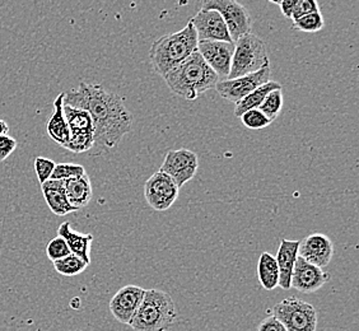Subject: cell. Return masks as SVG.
Returning a JSON list of instances; mask_svg holds the SVG:
<instances>
[{
	"mask_svg": "<svg viewBox=\"0 0 359 331\" xmlns=\"http://www.w3.org/2000/svg\"><path fill=\"white\" fill-rule=\"evenodd\" d=\"M64 104L87 111L95 126V144L98 153L118 147L132 130L133 116L121 97L104 90L101 84L82 82L76 90L64 92Z\"/></svg>",
	"mask_w": 359,
	"mask_h": 331,
	"instance_id": "cell-1",
	"label": "cell"
},
{
	"mask_svg": "<svg viewBox=\"0 0 359 331\" xmlns=\"http://www.w3.org/2000/svg\"><path fill=\"white\" fill-rule=\"evenodd\" d=\"M168 88L187 101H195L208 90H215L219 78L210 69L198 51L189 56L163 76Z\"/></svg>",
	"mask_w": 359,
	"mask_h": 331,
	"instance_id": "cell-2",
	"label": "cell"
},
{
	"mask_svg": "<svg viewBox=\"0 0 359 331\" xmlns=\"http://www.w3.org/2000/svg\"><path fill=\"white\" fill-rule=\"evenodd\" d=\"M198 43L196 31L190 21L179 32L162 36L153 43L149 51L153 69L163 78L168 72L198 51Z\"/></svg>",
	"mask_w": 359,
	"mask_h": 331,
	"instance_id": "cell-3",
	"label": "cell"
},
{
	"mask_svg": "<svg viewBox=\"0 0 359 331\" xmlns=\"http://www.w3.org/2000/svg\"><path fill=\"white\" fill-rule=\"evenodd\" d=\"M177 318L172 297L161 290H145L143 301L133 318L134 331H167Z\"/></svg>",
	"mask_w": 359,
	"mask_h": 331,
	"instance_id": "cell-4",
	"label": "cell"
},
{
	"mask_svg": "<svg viewBox=\"0 0 359 331\" xmlns=\"http://www.w3.org/2000/svg\"><path fill=\"white\" fill-rule=\"evenodd\" d=\"M269 65L265 42L254 34L242 36L235 43V53L228 79L254 74Z\"/></svg>",
	"mask_w": 359,
	"mask_h": 331,
	"instance_id": "cell-5",
	"label": "cell"
},
{
	"mask_svg": "<svg viewBox=\"0 0 359 331\" xmlns=\"http://www.w3.org/2000/svg\"><path fill=\"white\" fill-rule=\"evenodd\" d=\"M271 316L283 325L287 331H316L318 329L316 309L296 297H288L278 302L271 310Z\"/></svg>",
	"mask_w": 359,
	"mask_h": 331,
	"instance_id": "cell-6",
	"label": "cell"
},
{
	"mask_svg": "<svg viewBox=\"0 0 359 331\" xmlns=\"http://www.w3.org/2000/svg\"><path fill=\"white\" fill-rule=\"evenodd\" d=\"M64 115L69 126V143L65 149L73 153L90 152L95 144V126L87 111L64 104Z\"/></svg>",
	"mask_w": 359,
	"mask_h": 331,
	"instance_id": "cell-7",
	"label": "cell"
},
{
	"mask_svg": "<svg viewBox=\"0 0 359 331\" xmlns=\"http://www.w3.org/2000/svg\"><path fill=\"white\" fill-rule=\"evenodd\" d=\"M201 9H212L221 14L233 43L242 36L251 34L252 21L249 11L235 0H207L201 3Z\"/></svg>",
	"mask_w": 359,
	"mask_h": 331,
	"instance_id": "cell-8",
	"label": "cell"
},
{
	"mask_svg": "<svg viewBox=\"0 0 359 331\" xmlns=\"http://www.w3.org/2000/svg\"><path fill=\"white\" fill-rule=\"evenodd\" d=\"M198 167L199 159L196 153L187 148H181L166 153V157L159 171L170 176L180 189L194 179Z\"/></svg>",
	"mask_w": 359,
	"mask_h": 331,
	"instance_id": "cell-9",
	"label": "cell"
},
{
	"mask_svg": "<svg viewBox=\"0 0 359 331\" xmlns=\"http://www.w3.org/2000/svg\"><path fill=\"white\" fill-rule=\"evenodd\" d=\"M179 193L180 189L173 180L161 171L153 173L145 181V201L149 207L157 212H165L172 207L173 203L179 198Z\"/></svg>",
	"mask_w": 359,
	"mask_h": 331,
	"instance_id": "cell-10",
	"label": "cell"
},
{
	"mask_svg": "<svg viewBox=\"0 0 359 331\" xmlns=\"http://www.w3.org/2000/svg\"><path fill=\"white\" fill-rule=\"evenodd\" d=\"M270 76H271V68L269 65V67H265L264 69L256 72L254 74L240 76L236 79L221 81L215 86V90L222 98L227 100L229 102L237 104L243 97L250 95L252 90L271 81Z\"/></svg>",
	"mask_w": 359,
	"mask_h": 331,
	"instance_id": "cell-11",
	"label": "cell"
},
{
	"mask_svg": "<svg viewBox=\"0 0 359 331\" xmlns=\"http://www.w3.org/2000/svg\"><path fill=\"white\" fill-rule=\"evenodd\" d=\"M198 53L208 67L213 70L221 81H226L231 72L235 43L223 41H199Z\"/></svg>",
	"mask_w": 359,
	"mask_h": 331,
	"instance_id": "cell-12",
	"label": "cell"
},
{
	"mask_svg": "<svg viewBox=\"0 0 359 331\" xmlns=\"http://www.w3.org/2000/svg\"><path fill=\"white\" fill-rule=\"evenodd\" d=\"M144 293V288L134 284H129L120 288L115 293V296L111 298L109 307L112 316L116 318L120 324L130 326L133 318L143 301Z\"/></svg>",
	"mask_w": 359,
	"mask_h": 331,
	"instance_id": "cell-13",
	"label": "cell"
},
{
	"mask_svg": "<svg viewBox=\"0 0 359 331\" xmlns=\"http://www.w3.org/2000/svg\"><path fill=\"white\" fill-rule=\"evenodd\" d=\"M190 22L193 23L199 41L232 42L227 26L217 11L201 9Z\"/></svg>",
	"mask_w": 359,
	"mask_h": 331,
	"instance_id": "cell-14",
	"label": "cell"
},
{
	"mask_svg": "<svg viewBox=\"0 0 359 331\" xmlns=\"http://www.w3.org/2000/svg\"><path fill=\"white\" fill-rule=\"evenodd\" d=\"M329 281H330L329 273L312 265L310 262H304L302 257L298 256L292 273L290 288H294L301 293L311 295L321 290Z\"/></svg>",
	"mask_w": 359,
	"mask_h": 331,
	"instance_id": "cell-15",
	"label": "cell"
},
{
	"mask_svg": "<svg viewBox=\"0 0 359 331\" xmlns=\"http://www.w3.org/2000/svg\"><path fill=\"white\" fill-rule=\"evenodd\" d=\"M298 256L304 262L323 269L327 266L334 256V243L324 234H312L299 241Z\"/></svg>",
	"mask_w": 359,
	"mask_h": 331,
	"instance_id": "cell-16",
	"label": "cell"
},
{
	"mask_svg": "<svg viewBox=\"0 0 359 331\" xmlns=\"http://www.w3.org/2000/svg\"><path fill=\"white\" fill-rule=\"evenodd\" d=\"M298 246H299V241H290V240L282 238L278 248L276 260L279 269V287L282 290H290L292 273L298 257Z\"/></svg>",
	"mask_w": 359,
	"mask_h": 331,
	"instance_id": "cell-17",
	"label": "cell"
},
{
	"mask_svg": "<svg viewBox=\"0 0 359 331\" xmlns=\"http://www.w3.org/2000/svg\"><path fill=\"white\" fill-rule=\"evenodd\" d=\"M57 236L64 238V241L67 242L70 252L73 255L81 257L87 265H90V246L93 242V236L90 234L83 235V234L76 232L70 227L69 222H64L60 224V227L57 228Z\"/></svg>",
	"mask_w": 359,
	"mask_h": 331,
	"instance_id": "cell-18",
	"label": "cell"
},
{
	"mask_svg": "<svg viewBox=\"0 0 359 331\" xmlns=\"http://www.w3.org/2000/svg\"><path fill=\"white\" fill-rule=\"evenodd\" d=\"M41 189L46 204L53 213L56 215H67L73 212H78L68 201L64 190V181L48 180L45 184H42Z\"/></svg>",
	"mask_w": 359,
	"mask_h": 331,
	"instance_id": "cell-19",
	"label": "cell"
},
{
	"mask_svg": "<svg viewBox=\"0 0 359 331\" xmlns=\"http://www.w3.org/2000/svg\"><path fill=\"white\" fill-rule=\"evenodd\" d=\"M46 130L48 137L55 143L62 145V148H67L69 143L70 133L69 126L64 115V92L56 97L54 101V114L48 119Z\"/></svg>",
	"mask_w": 359,
	"mask_h": 331,
	"instance_id": "cell-20",
	"label": "cell"
},
{
	"mask_svg": "<svg viewBox=\"0 0 359 331\" xmlns=\"http://www.w3.org/2000/svg\"><path fill=\"white\" fill-rule=\"evenodd\" d=\"M64 190L70 205L76 208V210L87 207L93 195L92 184L87 173H84L83 176H79V177L65 180Z\"/></svg>",
	"mask_w": 359,
	"mask_h": 331,
	"instance_id": "cell-21",
	"label": "cell"
},
{
	"mask_svg": "<svg viewBox=\"0 0 359 331\" xmlns=\"http://www.w3.org/2000/svg\"><path fill=\"white\" fill-rule=\"evenodd\" d=\"M276 90H282V86L276 81H269L268 83L263 84L262 87L252 90L250 95L243 97L240 102L236 104L235 115L237 118H241L245 112L250 110H256L260 107V104H263L265 97L269 95L270 92Z\"/></svg>",
	"mask_w": 359,
	"mask_h": 331,
	"instance_id": "cell-22",
	"label": "cell"
},
{
	"mask_svg": "<svg viewBox=\"0 0 359 331\" xmlns=\"http://www.w3.org/2000/svg\"><path fill=\"white\" fill-rule=\"evenodd\" d=\"M257 279L265 290H276L279 287V269L276 256L263 252L257 262Z\"/></svg>",
	"mask_w": 359,
	"mask_h": 331,
	"instance_id": "cell-23",
	"label": "cell"
},
{
	"mask_svg": "<svg viewBox=\"0 0 359 331\" xmlns=\"http://www.w3.org/2000/svg\"><path fill=\"white\" fill-rule=\"evenodd\" d=\"M54 268L56 271L64 276H79L81 273H83L84 270L87 269V264L78 256L70 255L62 257L57 262H53Z\"/></svg>",
	"mask_w": 359,
	"mask_h": 331,
	"instance_id": "cell-24",
	"label": "cell"
},
{
	"mask_svg": "<svg viewBox=\"0 0 359 331\" xmlns=\"http://www.w3.org/2000/svg\"><path fill=\"white\" fill-rule=\"evenodd\" d=\"M283 109V92L282 90H276L270 92L268 96L265 97L263 104H260L259 110L263 112L266 118L273 123Z\"/></svg>",
	"mask_w": 359,
	"mask_h": 331,
	"instance_id": "cell-25",
	"label": "cell"
},
{
	"mask_svg": "<svg viewBox=\"0 0 359 331\" xmlns=\"http://www.w3.org/2000/svg\"><path fill=\"white\" fill-rule=\"evenodd\" d=\"M324 17L323 14L312 13L307 14L304 17L298 18L297 21H293V28L302 32H309V34H315L324 28Z\"/></svg>",
	"mask_w": 359,
	"mask_h": 331,
	"instance_id": "cell-26",
	"label": "cell"
},
{
	"mask_svg": "<svg viewBox=\"0 0 359 331\" xmlns=\"http://www.w3.org/2000/svg\"><path fill=\"white\" fill-rule=\"evenodd\" d=\"M84 173H87L83 166L76 165V163H56L50 179L65 181V180L83 176Z\"/></svg>",
	"mask_w": 359,
	"mask_h": 331,
	"instance_id": "cell-27",
	"label": "cell"
},
{
	"mask_svg": "<svg viewBox=\"0 0 359 331\" xmlns=\"http://www.w3.org/2000/svg\"><path fill=\"white\" fill-rule=\"evenodd\" d=\"M242 124L250 130H262L268 128L271 121L259 109L245 112L241 116Z\"/></svg>",
	"mask_w": 359,
	"mask_h": 331,
	"instance_id": "cell-28",
	"label": "cell"
},
{
	"mask_svg": "<svg viewBox=\"0 0 359 331\" xmlns=\"http://www.w3.org/2000/svg\"><path fill=\"white\" fill-rule=\"evenodd\" d=\"M69 248L67 245V242L64 241V238L62 237H55L53 238L51 241L48 242V246H46V255H48V260L51 262H57L65 256L70 255Z\"/></svg>",
	"mask_w": 359,
	"mask_h": 331,
	"instance_id": "cell-29",
	"label": "cell"
},
{
	"mask_svg": "<svg viewBox=\"0 0 359 331\" xmlns=\"http://www.w3.org/2000/svg\"><path fill=\"white\" fill-rule=\"evenodd\" d=\"M55 165L56 163L53 159L45 158V157H37L35 159V171L40 185L50 180L53 171L55 168Z\"/></svg>",
	"mask_w": 359,
	"mask_h": 331,
	"instance_id": "cell-30",
	"label": "cell"
},
{
	"mask_svg": "<svg viewBox=\"0 0 359 331\" xmlns=\"http://www.w3.org/2000/svg\"><path fill=\"white\" fill-rule=\"evenodd\" d=\"M320 7L318 1L315 0H297L296 6L292 12V21H297L298 18L304 17L307 14L318 13Z\"/></svg>",
	"mask_w": 359,
	"mask_h": 331,
	"instance_id": "cell-31",
	"label": "cell"
},
{
	"mask_svg": "<svg viewBox=\"0 0 359 331\" xmlns=\"http://www.w3.org/2000/svg\"><path fill=\"white\" fill-rule=\"evenodd\" d=\"M17 140L9 137V135H1L0 137V162L6 161V159L15 151L17 148Z\"/></svg>",
	"mask_w": 359,
	"mask_h": 331,
	"instance_id": "cell-32",
	"label": "cell"
},
{
	"mask_svg": "<svg viewBox=\"0 0 359 331\" xmlns=\"http://www.w3.org/2000/svg\"><path fill=\"white\" fill-rule=\"evenodd\" d=\"M256 331H287V329L274 316L270 315L259 324Z\"/></svg>",
	"mask_w": 359,
	"mask_h": 331,
	"instance_id": "cell-33",
	"label": "cell"
},
{
	"mask_svg": "<svg viewBox=\"0 0 359 331\" xmlns=\"http://www.w3.org/2000/svg\"><path fill=\"white\" fill-rule=\"evenodd\" d=\"M271 3L280 7V11L285 18L292 20V12H293V8L296 6L297 0H283V1H271Z\"/></svg>",
	"mask_w": 359,
	"mask_h": 331,
	"instance_id": "cell-34",
	"label": "cell"
},
{
	"mask_svg": "<svg viewBox=\"0 0 359 331\" xmlns=\"http://www.w3.org/2000/svg\"><path fill=\"white\" fill-rule=\"evenodd\" d=\"M9 131V126L4 120H0V137L1 135H7V133Z\"/></svg>",
	"mask_w": 359,
	"mask_h": 331,
	"instance_id": "cell-35",
	"label": "cell"
}]
</instances>
